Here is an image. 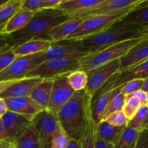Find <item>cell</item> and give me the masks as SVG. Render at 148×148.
<instances>
[{
  "instance_id": "16",
  "label": "cell",
  "mask_w": 148,
  "mask_h": 148,
  "mask_svg": "<svg viewBox=\"0 0 148 148\" xmlns=\"http://www.w3.org/2000/svg\"><path fill=\"white\" fill-rule=\"evenodd\" d=\"M4 101L7 111L30 118H33L36 114L43 110L30 97L6 98Z\"/></svg>"
},
{
  "instance_id": "35",
  "label": "cell",
  "mask_w": 148,
  "mask_h": 148,
  "mask_svg": "<svg viewBox=\"0 0 148 148\" xmlns=\"http://www.w3.org/2000/svg\"><path fill=\"white\" fill-rule=\"evenodd\" d=\"M81 148H94L95 145V126L90 123L88 130L81 140Z\"/></svg>"
},
{
  "instance_id": "28",
  "label": "cell",
  "mask_w": 148,
  "mask_h": 148,
  "mask_svg": "<svg viewBox=\"0 0 148 148\" xmlns=\"http://www.w3.org/2000/svg\"><path fill=\"white\" fill-rule=\"evenodd\" d=\"M147 105L141 106L134 116L129 120L126 127L136 130L139 133L147 130Z\"/></svg>"
},
{
  "instance_id": "2",
  "label": "cell",
  "mask_w": 148,
  "mask_h": 148,
  "mask_svg": "<svg viewBox=\"0 0 148 148\" xmlns=\"http://www.w3.org/2000/svg\"><path fill=\"white\" fill-rule=\"evenodd\" d=\"M72 17L59 9H45L34 14L28 24L21 30L9 36L12 48L34 39L40 40L56 26Z\"/></svg>"
},
{
  "instance_id": "8",
  "label": "cell",
  "mask_w": 148,
  "mask_h": 148,
  "mask_svg": "<svg viewBox=\"0 0 148 148\" xmlns=\"http://www.w3.org/2000/svg\"><path fill=\"white\" fill-rule=\"evenodd\" d=\"M44 61V52L31 56L16 57L6 69L0 72V81L25 78L30 71Z\"/></svg>"
},
{
  "instance_id": "19",
  "label": "cell",
  "mask_w": 148,
  "mask_h": 148,
  "mask_svg": "<svg viewBox=\"0 0 148 148\" xmlns=\"http://www.w3.org/2000/svg\"><path fill=\"white\" fill-rule=\"evenodd\" d=\"M147 78H148V59L139 64L119 72L114 88H119L127 82L135 79H145Z\"/></svg>"
},
{
  "instance_id": "29",
  "label": "cell",
  "mask_w": 148,
  "mask_h": 148,
  "mask_svg": "<svg viewBox=\"0 0 148 148\" xmlns=\"http://www.w3.org/2000/svg\"><path fill=\"white\" fill-rule=\"evenodd\" d=\"M23 0H7L0 5V29L22 7Z\"/></svg>"
},
{
  "instance_id": "5",
  "label": "cell",
  "mask_w": 148,
  "mask_h": 148,
  "mask_svg": "<svg viewBox=\"0 0 148 148\" xmlns=\"http://www.w3.org/2000/svg\"><path fill=\"white\" fill-rule=\"evenodd\" d=\"M143 0L134 5L131 6L125 10H120L110 14H101V15L92 16V17L84 18V21L79 27L72 33L66 40L75 39L81 40L82 38L93 36L103 31L112 25L114 23L121 20L126 14L134 9L137 4H140Z\"/></svg>"
},
{
  "instance_id": "15",
  "label": "cell",
  "mask_w": 148,
  "mask_h": 148,
  "mask_svg": "<svg viewBox=\"0 0 148 148\" xmlns=\"http://www.w3.org/2000/svg\"><path fill=\"white\" fill-rule=\"evenodd\" d=\"M148 59V38L133 46L119 59V72L134 65L139 64Z\"/></svg>"
},
{
  "instance_id": "14",
  "label": "cell",
  "mask_w": 148,
  "mask_h": 148,
  "mask_svg": "<svg viewBox=\"0 0 148 148\" xmlns=\"http://www.w3.org/2000/svg\"><path fill=\"white\" fill-rule=\"evenodd\" d=\"M141 0H101V2L98 4L85 11H82L74 17L87 18L92 16L110 14L129 8L131 6L137 4Z\"/></svg>"
},
{
  "instance_id": "42",
  "label": "cell",
  "mask_w": 148,
  "mask_h": 148,
  "mask_svg": "<svg viewBox=\"0 0 148 148\" xmlns=\"http://www.w3.org/2000/svg\"><path fill=\"white\" fill-rule=\"evenodd\" d=\"M20 79H14V80H6V81H0V94L2 93L5 90H7L8 88L12 86L15 83L18 82Z\"/></svg>"
},
{
  "instance_id": "41",
  "label": "cell",
  "mask_w": 148,
  "mask_h": 148,
  "mask_svg": "<svg viewBox=\"0 0 148 148\" xmlns=\"http://www.w3.org/2000/svg\"><path fill=\"white\" fill-rule=\"evenodd\" d=\"M130 95H133V96H135L137 98H138L140 99V102H141V105H147V100H148V96H147V92H144L143 90H138L136 91V92H132V93L130 94Z\"/></svg>"
},
{
  "instance_id": "47",
  "label": "cell",
  "mask_w": 148,
  "mask_h": 148,
  "mask_svg": "<svg viewBox=\"0 0 148 148\" xmlns=\"http://www.w3.org/2000/svg\"><path fill=\"white\" fill-rule=\"evenodd\" d=\"M0 140H6L5 130L1 118H0Z\"/></svg>"
},
{
  "instance_id": "31",
  "label": "cell",
  "mask_w": 148,
  "mask_h": 148,
  "mask_svg": "<svg viewBox=\"0 0 148 148\" xmlns=\"http://www.w3.org/2000/svg\"><path fill=\"white\" fill-rule=\"evenodd\" d=\"M66 79L71 88L76 91L82 90L86 88L88 83L87 72L81 69L75 70L66 75Z\"/></svg>"
},
{
  "instance_id": "7",
  "label": "cell",
  "mask_w": 148,
  "mask_h": 148,
  "mask_svg": "<svg viewBox=\"0 0 148 148\" xmlns=\"http://www.w3.org/2000/svg\"><path fill=\"white\" fill-rule=\"evenodd\" d=\"M91 51L85 48L80 40L68 39L51 43L50 47L44 52V60L51 59H77L88 56Z\"/></svg>"
},
{
  "instance_id": "1",
  "label": "cell",
  "mask_w": 148,
  "mask_h": 148,
  "mask_svg": "<svg viewBox=\"0 0 148 148\" xmlns=\"http://www.w3.org/2000/svg\"><path fill=\"white\" fill-rule=\"evenodd\" d=\"M91 101L85 90L76 91L56 114L58 124L70 140L81 142L92 121Z\"/></svg>"
},
{
  "instance_id": "38",
  "label": "cell",
  "mask_w": 148,
  "mask_h": 148,
  "mask_svg": "<svg viewBox=\"0 0 148 148\" xmlns=\"http://www.w3.org/2000/svg\"><path fill=\"white\" fill-rule=\"evenodd\" d=\"M11 49L0 52V72L6 69L16 58Z\"/></svg>"
},
{
  "instance_id": "24",
  "label": "cell",
  "mask_w": 148,
  "mask_h": 148,
  "mask_svg": "<svg viewBox=\"0 0 148 148\" xmlns=\"http://www.w3.org/2000/svg\"><path fill=\"white\" fill-rule=\"evenodd\" d=\"M119 21L124 24L148 26L147 0H143Z\"/></svg>"
},
{
  "instance_id": "34",
  "label": "cell",
  "mask_w": 148,
  "mask_h": 148,
  "mask_svg": "<svg viewBox=\"0 0 148 148\" xmlns=\"http://www.w3.org/2000/svg\"><path fill=\"white\" fill-rule=\"evenodd\" d=\"M103 121L114 127H126L128 122V119L122 111L112 113Z\"/></svg>"
},
{
  "instance_id": "11",
  "label": "cell",
  "mask_w": 148,
  "mask_h": 148,
  "mask_svg": "<svg viewBox=\"0 0 148 148\" xmlns=\"http://www.w3.org/2000/svg\"><path fill=\"white\" fill-rule=\"evenodd\" d=\"M75 92L68 82L66 75L53 79L50 101L46 110L56 116L59 110L69 101Z\"/></svg>"
},
{
  "instance_id": "18",
  "label": "cell",
  "mask_w": 148,
  "mask_h": 148,
  "mask_svg": "<svg viewBox=\"0 0 148 148\" xmlns=\"http://www.w3.org/2000/svg\"><path fill=\"white\" fill-rule=\"evenodd\" d=\"M85 19L82 17H74L56 27L43 36L40 40H45L51 43L66 40L73 32L80 26Z\"/></svg>"
},
{
  "instance_id": "48",
  "label": "cell",
  "mask_w": 148,
  "mask_h": 148,
  "mask_svg": "<svg viewBox=\"0 0 148 148\" xmlns=\"http://www.w3.org/2000/svg\"><path fill=\"white\" fill-rule=\"evenodd\" d=\"M141 90L144 91L145 92H148V78L143 79V85H142L141 87Z\"/></svg>"
},
{
  "instance_id": "46",
  "label": "cell",
  "mask_w": 148,
  "mask_h": 148,
  "mask_svg": "<svg viewBox=\"0 0 148 148\" xmlns=\"http://www.w3.org/2000/svg\"><path fill=\"white\" fill-rule=\"evenodd\" d=\"M66 148H81V143L73 140H70Z\"/></svg>"
},
{
  "instance_id": "9",
  "label": "cell",
  "mask_w": 148,
  "mask_h": 148,
  "mask_svg": "<svg viewBox=\"0 0 148 148\" xmlns=\"http://www.w3.org/2000/svg\"><path fill=\"white\" fill-rule=\"evenodd\" d=\"M34 130L42 148H51L53 134L58 126L56 116L48 110H43L32 119Z\"/></svg>"
},
{
  "instance_id": "26",
  "label": "cell",
  "mask_w": 148,
  "mask_h": 148,
  "mask_svg": "<svg viewBox=\"0 0 148 148\" xmlns=\"http://www.w3.org/2000/svg\"><path fill=\"white\" fill-rule=\"evenodd\" d=\"M13 144L16 148H42L32 126L18 136L13 142Z\"/></svg>"
},
{
  "instance_id": "27",
  "label": "cell",
  "mask_w": 148,
  "mask_h": 148,
  "mask_svg": "<svg viewBox=\"0 0 148 148\" xmlns=\"http://www.w3.org/2000/svg\"><path fill=\"white\" fill-rule=\"evenodd\" d=\"M125 97L120 91V87L114 88L111 92L107 105L103 114L102 121L105 119L108 116L116 111H122L123 106L125 101Z\"/></svg>"
},
{
  "instance_id": "33",
  "label": "cell",
  "mask_w": 148,
  "mask_h": 148,
  "mask_svg": "<svg viewBox=\"0 0 148 148\" xmlns=\"http://www.w3.org/2000/svg\"><path fill=\"white\" fill-rule=\"evenodd\" d=\"M70 139L67 137L62 127L58 124L53 134L51 148H66Z\"/></svg>"
},
{
  "instance_id": "21",
  "label": "cell",
  "mask_w": 148,
  "mask_h": 148,
  "mask_svg": "<svg viewBox=\"0 0 148 148\" xmlns=\"http://www.w3.org/2000/svg\"><path fill=\"white\" fill-rule=\"evenodd\" d=\"M51 42L45 40L34 39L26 41L11 49L16 57L37 54L45 52L51 46Z\"/></svg>"
},
{
  "instance_id": "20",
  "label": "cell",
  "mask_w": 148,
  "mask_h": 148,
  "mask_svg": "<svg viewBox=\"0 0 148 148\" xmlns=\"http://www.w3.org/2000/svg\"><path fill=\"white\" fill-rule=\"evenodd\" d=\"M34 14V12L21 8L0 29V33L9 36L12 33L21 30L28 24Z\"/></svg>"
},
{
  "instance_id": "3",
  "label": "cell",
  "mask_w": 148,
  "mask_h": 148,
  "mask_svg": "<svg viewBox=\"0 0 148 148\" xmlns=\"http://www.w3.org/2000/svg\"><path fill=\"white\" fill-rule=\"evenodd\" d=\"M148 26L124 24L120 21L99 33L81 39L82 44L91 53L102 48L132 39L148 36Z\"/></svg>"
},
{
  "instance_id": "50",
  "label": "cell",
  "mask_w": 148,
  "mask_h": 148,
  "mask_svg": "<svg viewBox=\"0 0 148 148\" xmlns=\"http://www.w3.org/2000/svg\"><path fill=\"white\" fill-rule=\"evenodd\" d=\"M0 118H1V117H0Z\"/></svg>"
},
{
  "instance_id": "6",
  "label": "cell",
  "mask_w": 148,
  "mask_h": 148,
  "mask_svg": "<svg viewBox=\"0 0 148 148\" xmlns=\"http://www.w3.org/2000/svg\"><path fill=\"white\" fill-rule=\"evenodd\" d=\"M80 69L79 60L77 59H51L30 71L25 77H39L43 79H51L58 77L67 75L75 70Z\"/></svg>"
},
{
  "instance_id": "39",
  "label": "cell",
  "mask_w": 148,
  "mask_h": 148,
  "mask_svg": "<svg viewBox=\"0 0 148 148\" xmlns=\"http://www.w3.org/2000/svg\"><path fill=\"white\" fill-rule=\"evenodd\" d=\"M135 148H148V129L140 133Z\"/></svg>"
},
{
  "instance_id": "45",
  "label": "cell",
  "mask_w": 148,
  "mask_h": 148,
  "mask_svg": "<svg viewBox=\"0 0 148 148\" xmlns=\"http://www.w3.org/2000/svg\"><path fill=\"white\" fill-rule=\"evenodd\" d=\"M0 148H16L13 143L7 140H0Z\"/></svg>"
},
{
  "instance_id": "43",
  "label": "cell",
  "mask_w": 148,
  "mask_h": 148,
  "mask_svg": "<svg viewBox=\"0 0 148 148\" xmlns=\"http://www.w3.org/2000/svg\"><path fill=\"white\" fill-rule=\"evenodd\" d=\"M94 148H114V146L110 143H106L97 137L95 134V145Z\"/></svg>"
},
{
  "instance_id": "25",
  "label": "cell",
  "mask_w": 148,
  "mask_h": 148,
  "mask_svg": "<svg viewBox=\"0 0 148 148\" xmlns=\"http://www.w3.org/2000/svg\"><path fill=\"white\" fill-rule=\"evenodd\" d=\"M53 79H43L31 92L30 98L43 110H46L50 101Z\"/></svg>"
},
{
  "instance_id": "13",
  "label": "cell",
  "mask_w": 148,
  "mask_h": 148,
  "mask_svg": "<svg viewBox=\"0 0 148 148\" xmlns=\"http://www.w3.org/2000/svg\"><path fill=\"white\" fill-rule=\"evenodd\" d=\"M1 119L5 130L6 140L13 143L18 136L31 126L33 118L7 111Z\"/></svg>"
},
{
  "instance_id": "49",
  "label": "cell",
  "mask_w": 148,
  "mask_h": 148,
  "mask_svg": "<svg viewBox=\"0 0 148 148\" xmlns=\"http://www.w3.org/2000/svg\"><path fill=\"white\" fill-rule=\"evenodd\" d=\"M7 50H8V49H7ZM4 51H6V50H4ZM0 52H1V51H0Z\"/></svg>"
},
{
  "instance_id": "4",
  "label": "cell",
  "mask_w": 148,
  "mask_h": 148,
  "mask_svg": "<svg viewBox=\"0 0 148 148\" xmlns=\"http://www.w3.org/2000/svg\"><path fill=\"white\" fill-rule=\"evenodd\" d=\"M145 38H148V36L115 43L90 53L79 60L80 69L88 72L91 69L108 63L111 61L120 59L131 48L137 45Z\"/></svg>"
},
{
  "instance_id": "12",
  "label": "cell",
  "mask_w": 148,
  "mask_h": 148,
  "mask_svg": "<svg viewBox=\"0 0 148 148\" xmlns=\"http://www.w3.org/2000/svg\"><path fill=\"white\" fill-rule=\"evenodd\" d=\"M118 72L113 75L102 88H100L91 101V118L94 126H96L102 121L103 114L107 105L111 92L114 89V85L119 76Z\"/></svg>"
},
{
  "instance_id": "22",
  "label": "cell",
  "mask_w": 148,
  "mask_h": 148,
  "mask_svg": "<svg viewBox=\"0 0 148 148\" xmlns=\"http://www.w3.org/2000/svg\"><path fill=\"white\" fill-rule=\"evenodd\" d=\"M125 127H114L102 121L95 126V134L103 141L115 146Z\"/></svg>"
},
{
  "instance_id": "44",
  "label": "cell",
  "mask_w": 148,
  "mask_h": 148,
  "mask_svg": "<svg viewBox=\"0 0 148 148\" xmlns=\"http://www.w3.org/2000/svg\"><path fill=\"white\" fill-rule=\"evenodd\" d=\"M7 111V106L4 101V99L0 98V117L2 116Z\"/></svg>"
},
{
  "instance_id": "32",
  "label": "cell",
  "mask_w": 148,
  "mask_h": 148,
  "mask_svg": "<svg viewBox=\"0 0 148 148\" xmlns=\"http://www.w3.org/2000/svg\"><path fill=\"white\" fill-rule=\"evenodd\" d=\"M141 106V102L137 97L132 95H128L125 97V101L123 106L122 111L128 121L134 116Z\"/></svg>"
},
{
  "instance_id": "10",
  "label": "cell",
  "mask_w": 148,
  "mask_h": 148,
  "mask_svg": "<svg viewBox=\"0 0 148 148\" xmlns=\"http://www.w3.org/2000/svg\"><path fill=\"white\" fill-rule=\"evenodd\" d=\"M119 59L98 66L87 72L88 83L85 90L90 98L113 76L119 72Z\"/></svg>"
},
{
  "instance_id": "23",
  "label": "cell",
  "mask_w": 148,
  "mask_h": 148,
  "mask_svg": "<svg viewBox=\"0 0 148 148\" xmlns=\"http://www.w3.org/2000/svg\"><path fill=\"white\" fill-rule=\"evenodd\" d=\"M101 1V0H62L56 9L64 12L72 18L82 11L94 7Z\"/></svg>"
},
{
  "instance_id": "30",
  "label": "cell",
  "mask_w": 148,
  "mask_h": 148,
  "mask_svg": "<svg viewBox=\"0 0 148 148\" xmlns=\"http://www.w3.org/2000/svg\"><path fill=\"white\" fill-rule=\"evenodd\" d=\"M140 133L125 127L121 137L114 148H135Z\"/></svg>"
},
{
  "instance_id": "37",
  "label": "cell",
  "mask_w": 148,
  "mask_h": 148,
  "mask_svg": "<svg viewBox=\"0 0 148 148\" xmlns=\"http://www.w3.org/2000/svg\"><path fill=\"white\" fill-rule=\"evenodd\" d=\"M21 8L36 13L41 10H45L44 0H23Z\"/></svg>"
},
{
  "instance_id": "17",
  "label": "cell",
  "mask_w": 148,
  "mask_h": 148,
  "mask_svg": "<svg viewBox=\"0 0 148 148\" xmlns=\"http://www.w3.org/2000/svg\"><path fill=\"white\" fill-rule=\"evenodd\" d=\"M43 81L39 77H25L18 82L0 94V98L3 99L20 97H30L33 90Z\"/></svg>"
},
{
  "instance_id": "40",
  "label": "cell",
  "mask_w": 148,
  "mask_h": 148,
  "mask_svg": "<svg viewBox=\"0 0 148 148\" xmlns=\"http://www.w3.org/2000/svg\"><path fill=\"white\" fill-rule=\"evenodd\" d=\"M12 48L10 45L9 36H4L0 33V51L10 49Z\"/></svg>"
},
{
  "instance_id": "36",
  "label": "cell",
  "mask_w": 148,
  "mask_h": 148,
  "mask_svg": "<svg viewBox=\"0 0 148 148\" xmlns=\"http://www.w3.org/2000/svg\"><path fill=\"white\" fill-rule=\"evenodd\" d=\"M143 82V79H135V80L127 82L124 85L120 86V91L124 96H127L132 92L140 90Z\"/></svg>"
}]
</instances>
